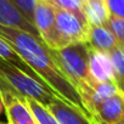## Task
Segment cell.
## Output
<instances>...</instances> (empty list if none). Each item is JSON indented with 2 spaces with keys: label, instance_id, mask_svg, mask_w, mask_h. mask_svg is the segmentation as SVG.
I'll use <instances>...</instances> for the list:
<instances>
[{
  "label": "cell",
  "instance_id": "obj_13",
  "mask_svg": "<svg viewBox=\"0 0 124 124\" xmlns=\"http://www.w3.org/2000/svg\"><path fill=\"white\" fill-rule=\"evenodd\" d=\"M0 60L6 61V62H10V63L17 66L18 68H21L22 71H24L26 73H28L31 77L38 79L41 84H44V85L46 86V84L37 76V73L26 63V62L21 58V56L12 49V46H11L5 39H3L1 37H0ZM46 88H47V86H46ZM50 90H51V89H50ZM51 91H52V90H51Z\"/></svg>",
  "mask_w": 124,
  "mask_h": 124
},
{
  "label": "cell",
  "instance_id": "obj_24",
  "mask_svg": "<svg viewBox=\"0 0 124 124\" xmlns=\"http://www.w3.org/2000/svg\"><path fill=\"white\" fill-rule=\"evenodd\" d=\"M0 124H4V123H1V122H0Z\"/></svg>",
  "mask_w": 124,
  "mask_h": 124
},
{
  "label": "cell",
  "instance_id": "obj_18",
  "mask_svg": "<svg viewBox=\"0 0 124 124\" xmlns=\"http://www.w3.org/2000/svg\"><path fill=\"white\" fill-rule=\"evenodd\" d=\"M106 26L113 33L118 45L124 49V18L109 16V20Z\"/></svg>",
  "mask_w": 124,
  "mask_h": 124
},
{
  "label": "cell",
  "instance_id": "obj_12",
  "mask_svg": "<svg viewBox=\"0 0 124 124\" xmlns=\"http://www.w3.org/2000/svg\"><path fill=\"white\" fill-rule=\"evenodd\" d=\"M83 11L90 27L106 26L109 20V12L105 0H86L83 4Z\"/></svg>",
  "mask_w": 124,
  "mask_h": 124
},
{
  "label": "cell",
  "instance_id": "obj_11",
  "mask_svg": "<svg viewBox=\"0 0 124 124\" xmlns=\"http://www.w3.org/2000/svg\"><path fill=\"white\" fill-rule=\"evenodd\" d=\"M88 44L91 49L109 54L114 47L118 46V43L113 33L108 29L107 26L90 27L89 28V39Z\"/></svg>",
  "mask_w": 124,
  "mask_h": 124
},
{
  "label": "cell",
  "instance_id": "obj_10",
  "mask_svg": "<svg viewBox=\"0 0 124 124\" xmlns=\"http://www.w3.org/2000/svg\"><path fill=\"white\" fill-rule=\"evenodd\" d=\"M46 108L61 124H95L91 118L83 114L80 111L66 103L58 97H55L46 106Z\"/></svg>",
  "mask_w": 124,
  "mask_h": 124
},
{
  "label": "cell",
  "instance_id": "obj_15",
  "mask_svg": "<svg viewBox=\"0 0 124 124\" xmlns=\"http://www.w3.org/2000/svg\"><path fill=\"white\" fill-rule=\"evenodd\" d=\"M26 101L37 120V124H61L44 105L28 97H26Z\"/></svg>",
  "mask_w": 124,
  "mask_h": 124
},
{
  "label": "cell",
  "instance_id": "obj_17",
  "mask_svg": "<svg viewBox=\"0 0 124 124\" xmlns=\"http://www.w3.org/2000/svg\"><path fill=\"white\" fill-rule=\"evenodd\" d=\"M10 1L34 26V11L38 0H10Z\"/></svg>",
  "mask_w": 124,
  "mask_h": 124
},
{
  "label": "cell",
  "instance_id": "obj_8",
  "mask_svg": "<svg viewBox=\"0 0 124 124\" xmlns=\"http://www.w3.org/2000/svg\"><path fill=\"white\" fill-rule=\"evenodd\" d=\"M0 26L17 28L40 39L39 32L16 8L10 0H0Z\"/></svg>",
  "mask_w": 124,
  "mask_h": 124
},
{
  "label": "cell",
  "instance_id": "obj_22",
  "mask_svg": "<svg viewBox=\"0 0 124 124\" xmlns=\"http://www.w3.org/2000/svg\"><path fill=\"white\" fill-rule=\"evenodd\" d=\"M118 124H124V122H122V123H118Z\"/></svg>",
  "mask_w": 124,
  "mask_h": 124
},
{
  "label": "cell",
  "instance_id": "obj_6",
  "mask_svg": "<svg viewBox=\"0 0 124 124\" xmlns=\"http://www.w3.org/2000/svg\"><path fill=\"white\" fill-rule=\"evenodd\" d=\"M56 26L58 33L67 45L74 43H88L90 26L78 18L76 15L54 8Z\"/></svg>",
  "mask_w": 124,
  "mask_h": 124
},
{
  "label": "cell",
  "instance_id": "obj_19",
  "mask_svg": "<svg viewBox=\"0 0 124 124\" xmlns=\"http://www.w3.org/2000/svg\"><path fill=\"white\" fill-rule=\"evenodd\" d=\"M109 16L124 18V0H105Z\"/></svg>",
  "mask_w": 124,
  "mask_h": 124
},
{
  "label": "cell",
  "instance_id": "obj_14",
  "mask_svg": "<svg viewBox=\"0 0 124 124\" xmlns=\"http://www.w3.org/2000/svg\"><path fill=\"white\" fill-rule=\"evenodd\" d=\"M109 56L113 66V83L124 97V49L118 45L109 52Z\"/></svg>",
  "mask_w": 124,
  "mask_h": 124
},
{
  "label": "cell",
  "instance_id": "obj_1",
  "mask_svg": "<svg viewBox=\"0 0 124 124\" xmlns=\"http://www.w3.org/2000/svg\"><path fill=\"white\" fill-rule=\"evenodd\" d=\"M0 37L12 46L21 58L58 99L91 118L77 89L61 70L52 55V50H50L43 40L24 31L5 26H0Z\"/></svg>",
  "mask_w": 124,
  "mask_h": 124
},
{
  "label": "cell",
  "instance_id": "obj_2",
  "mask_svg": "<svg viewBox=\"0 0 124 124\" xmlns=\"http://www.w3.org/2000/svg\"><path fill=\"white\" fill-rule=\"evenodd\" d=\"M89 51L88 43H74L60 50H52L57 63L76 89L83 84L95 85L89 70Z\"/></svg>",
  "mask_w": 124,
  "mask_h": 124
},
{
  "label": "cell",
  "instance_id": "obj_23",
  "mask_svg": "<svg viewBox=\"0 0 124 124\" xmlns=\"http://www.w3.org/2000/svg\"><path fill=\"white\" fill-rule=\"evenodd\" d=\"M44 1H50V0H44Z\"/></svg>",
  "mask_w": 124,
  "mask_h": 124
},
{
  "label": "cell",
  "instance_id": "obj_16",
  "mask_svg": "<svg viewBox=\"0 0 124 124\" xmlns=\"http://www.w3.org/2000/svg\"><path fill=\"white\" fill-rule=\"evenodd\" d=\"M54 8L61 9L68 11L73 15H76L78 18H80L83 22L88 23L84 16V11H83V3L82 0H50L49 1Z\"/></svg>",
  "mask_w": 124,
  "mask_h": 124
},
{
  "label": "cell",
  "instance_id": "obj_4",
  "mask_svg": "<svg viewBox=\"0 0 124 124\" xmlns=\"http://www.w3.org/2000/svg\"><path fill=\"white\" fill-rule=\"evenodd\" d=\"M34 26L39 32L41 40L50 50H60L67 46L66 41L58 33L54 6L49 1L38 0L34 11Z\"/></svg>",
  "mask_w": 124,
  "mask_h": 124
},
{
  "label": "cell",
  "instance_id": "obj_5",
  "mask_svg": "<svg viewBox=\"0 0 124 124\" xmlns=\"http://www.w3.org/2000/svg\"><path fill=\"white\" fill-rule=\"evenodd\" d=\"M0 97L3 100L8 124H37V120L27 105L26 97L15 91L1 77Z\"/></svg>",
  "mask_w": 124,
  "mask_h": 124
},
{
  "label": "cell",
  "instance_id": "obj_9",
  "mask_svg": "<svg viewBox=\"0 0 124 124\" xmlns=\"http://www.w3.org/2000/svg\"><path fill=\"white\" fill-rule=\"evenodd\" d=\"M89 70L94 84L113 82V66L109 54L97 51L90 47Z\"/></svg>",
  "mask_w": 124,
  "mask_h": 124
},
{
  "label": "cell",
  "instance_id": "obj_3",
  "mask_svg": "<svg viewBox=\"0 0 124 124\" xmlns=\"http://www.w3.org/2000/svg\"><path fill=\"white\" fill-rule=\"evenodd\" d=\"M0 77H1L15 91L20 95L33 99L45 107L57 97L49 88L41 84L38 79L31 77L28 73L10 62L0 60Z\"/></svg>",
  "mask_w": 124,
  "mask_h": 124
},
{
  "label": "cell",
  "instance_id": "obj_7",
  "mask_svg": "<svg viewBox=\"0 0 124 124\" xmlns=\"http://www.w3.org/2000/svg\"><path fill=\"white\" fill-rule=\"evenodd\" d=\"M95 124H118L124 122V97L117 94L93 107L90 112Z\"/></svg>",
  "mask_w": 124,
  "mask_h": 124
},
{
  "label": "cell",
  "instance_id": "obj_20",
  "mask_svg": "<svg viewBox=\"0 0 124 124\" xmlns=\"http://www.w3.org/2000/svg\"><path fill=\"white\" fill-rule=\"evenodd\" d=\"M4 111V105H3V100H1V97H0V113H1Z\"/></svg>",
  "mask_w": 124,
  "mask_h": 124
},
{
  "label": "cell",
  "instance_id": "obj_21",
  "mask_svg": "<svg viewBox=\"0 0 124 124\" xmlns=\"http://www.w3.org/2000/svg\"><path fill=\"white\" fill-rule=\"evenodd\" d=\"M85 1H86V0H82V3H83V4H84V3H85Z\"/></svg>",
  "mask_w": 124,
  "mask_h": 124
}]
</instances>
